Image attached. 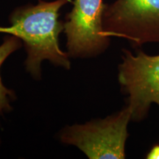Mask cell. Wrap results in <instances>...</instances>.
Here are the masks:
<instances>
[{
  "mask_svg": "<svg viewBox=\"0 0 159 159\" xmlns=\"http://www.w3.org/2000/svg\"><path fill=\"white\" fill-rule=\"evenodd\" d=\"M131 111L128 105L105 118L66 126L58 133L60 142L80 150L89 159H125Z\"/></svg>",
  "mask_w": 159,
  "mask_h": 159,
  "instance_id": "7a4b0ae2",
  "label": "cell"
},
{
  "mask_svg": "<svg viewBox=\"0 0 159 159\" xmlns=\"http://www.w3.org/2000/svg\"><path fill=\"white\" fill-rule=\"evenodd\" d=\"M102 23L106 35L127 40L134 48L159 44V0H116L105 4Z\"/></svg>",
  "mask_w": 159,
  "mask_h": 159,
  "instance_id": "277c9868",
  "label": "cell"
},
{
  "mask_svg": "<svg viewBox=\"0 0 159 159\" xmlns=\"http://www.w3.org/2000/svg\"><path fill=\"white\" fill-rule=\"evenodd\" d=\"M147 159H159V144H156L150 149L146 156Z\"/></svg>",
  "mask_w": 159,
  "mask_h": 159,
  "instance_id": "52a82bcc",
  "label": "cell"
},
{
  "mask_svg": "<svg viewBox=\"0 0 159 159\" xmlns=\"http://www.w3.org/2000/svg\"><path fill=\"white\" fill-rule=\"evenodd\" d=\"M70 2L39 0L36 5L16 7L9 16L11 26L0 27V33L15 35L22 41L27 53L26 70L35 80L41 79V63L44 60L66 70L71 68L70 57L59 46V35L64 30L59 11Z\"/></svg>",
  "mask_w": 159,
  "mask_h": 159,
  "instance_id": "6da1fadb",
  "label": "cell"
},
{
  "mask_svg": "<svg viewBox=\"0 0 159 159\" xmlns=\"http://www.w3.org/2000/svg\"><path fill=\"white\" fill-rule=\"evenodd\" d=\"M0 144H1V139H0Z\"/></svg>",
  "mask_w": 159,
  "mask_h": 159,
  "instance_id": "ba28073f",
  "label": "cell"
},
{
  "mask_svg": "<svg viewBox=\"0 0 159 159\" xmlns=\"http://www.w3.org/2000/svg\"><path fill=\"white\" fill-rule=\"evenodd\" d=\"M103 0H75L66 15L64 33L66 52L72 58H92L108 49L111 38L103 29Z\"/></svg>",
  "mask_w": 159,
  "mask_h": 159,
  "instance_id": "5b68a950",
  "label": "cell"
},
{
  "mask_svg": "<svg viewBox=\"0 0 159 159\" xmlns=\"http://www.w3.org/2000/svg\"><path fill=\"white\" fill-rule=\"evenodd\" d=\"M118 65L121 91L127 97L131 111V122H141L148 116L151 106L159 107V54L148 55L142 49L136 54L122 49Z\"/></svg>",
  "mask_w": 159,
  "mask_h": 159,
  "instance_id": "3957f363",
  "label": "cell"
},
{
  "mask_svg": "<svg viewBox=\"0 0 159 159\" xmlns=\"http://www.w3.org/2000/svg\"><path fill=\"white\" fill-rule=\"evenodd\" d=\"M23 45L19 38L7 34L4 37L3 42L0 45V68L6 59L12 53L17 51ZM16 99L15 91L4 85L0 76V116L13 110L11 103Z\"/></svg>",
  "mask_w": 159,
  "mask_h": 159,
  "instance_id": "8992f818",
  "label": "cell"
}]
</instances>
